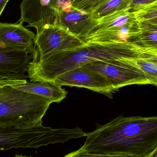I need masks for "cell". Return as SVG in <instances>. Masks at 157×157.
<instances>
[{
    "instance_id": "cell-1",
    "label": "cell",
    "mask_w": 157,
    "mask_h": 157,
    "mask_svg": "<svg viewBox=\"0 0 157 157\" xmlns=\"http://www.w3.org/2000/svg\"><path fill=\"white\" fill-rule=\"evenodd\" d=\"M86 136L81 148L87 153L147 157L157 148V117L120 115Z\"/></svg>"
},
{
    "instance_id": "cell-2",
    "label": "cell",
    "mask_w": 157,
    "mask_h": 157,
    "mask_svg": "<svg viewBox=\"0 0 157 157\" xmlns=\"http://www.w3.org/2000/svg\"><path fill=\"white\" fill-rule=\"evenodd\" d=\"M156 57L157 52L129 42H86L75 48L54 52L37 62H30L27 72L30 82H50L71 69L94 62Z\"/></svg>"
},
{
    "instance_id": "cell-3",
    "label": "cell",
    "mask_w": 157,
    "mask_h": 157,
    "mask_svg": "<svg viewBox=\"0 0 157 157\" xmlns=\"http://www.w3.org/2000/svg\"><path fill=\"white\" fill-rule=\"evenodd\" d=\"M52 103L47 98L12 86L0 88V126L28 128L41 125Z\"/></svg>"
},
{
    "instance_id": "cell-4",
    "label": "cell",
    "mask_w": 157,
    "mask_h": 157,
    "mask_svg": "<svg viewBox=\"0 0 157 157\" xmlns=\"http://www.w3.org/2000/svg\"><path fill=\"white\" fill-rule=\"evenodd\" d=\"M82 136V131L79 127L54 129L43 124L28 128L0 126V150L39 148L49 145L64 144Z\"/></svg>"
},
{
    "instance_id": "cell-5",
    "label": "cell",
    "mask_w": 157,
    "mask_h": 157,
    "mask_svg": "<svg viewBox=\"0 0 157 157\" xmlns=\"http://www.w3.org/2000/svg\"><path fill=\"white\" fill-rule=\"evenodd\" d=\"M98 19L97 25L85 42H129L134 44L140 31L139 23L129 9Z\"/></svg>"
},
{
    "instance_id": "cell-6",
    "label": "cell",
    "mask_w": 157,
    "mask_h": 157,
    "mask_svg": "<svg viewBox=\"0 0 157 157\" xmlns=\"http://www.w3.org/2000/svg\"><path fill=\"white\" fill-rule=\"evenodd\" d=\"M101 74L110 81L114 91L131 85L157 86V82L143 71L132 59L96 61L83 65Z\"/></svg>"
},
{
    "instance_id": "cell-7",
    "label": "cell",
    "mask_w": 157,
    "mask_h": 157,
    "mask_svg": "<svg viewBox=\"0 0 157 157\" xmlns=\"http://www.w3.org/2000/svg\"><path fill=\"white\" fill-rule=\"evenodd\" d=\"M84 43L57 25L45 26L35 36L30 62H37L54 52L75 48Z\"/></svg>"
},
{
    "instance_id": "cell-8",
    "label": "cell",
    "mask_w": 157,
    "mask_h": 157,
    "mask_svg": "<svg viewBox=\"0 0 157 157\" xmlns=\"http://www.w3.org/2000/svg\"><path fill=\"white\" fill-rule=\"evenodd\" d=\"M51 83L58 86L79 87L110 94L114 91L110 81L101 74L84 66L71 69L56 77Z\"/></svg>"
},
{
    "instance_id": "cell-9",
    "label": "cell",
    "mask_w": 157,
    "mask_h": 157,
    "mask_svg": "<svg viewBox=\"0 0 157 157\" xmlns=\"http://www.w3.org/2000/svg\"><path fill=\"white\" fill-rule=\"evenodd\" d=\"M56 0H23L20 5L19 23H28L37 33L44 27L55 25L57 17Z\"/></svg>"
},
{
    "instance_id": "cell-10",
    "label": "cell",
    "mask_w": 157,
    "mask_h": 157,
    "mask_svg": "<svg viewBox=\"0 0 157 157\" xmlns=\"http://www.w3.org/2000/svg\"><path fill=\"white\" fill-rule=\"evenodd\" d=\"M97 23L98 19L94 18L91 13L78 10L73 6L57 10L55 25L84 42Z\"/></svg>"
},
{
    "instance_id": "cell-11",
    "label": "cell",
    "mask_w": 157,
    "mask_h": 157,
    "mask_svg": "<svg viewBox=\"0 0 157 157\" xmlns=\"http://www.w3.org/2000/svg\"><path fill=\"white\" fill-rule=\"evenodd\" d=\"M35 35L23 24L0 22V48L32 54Z\"/></svg>"
},
{
    "instance_id": "cell-12",
    "label": "cell",
    "mask_w": 157,
    "mask_h": 157,
    "mask_svg": "<svg viewBox=\"0 0 157 157\" xmlns=\"http://www.w3.org/2000/svg\"><path fill=\"white\" fill-rule=\"evenodd\" d=\"M32 59V54L0 48V77L24 74Z\"/></svg>"
},
{
    "instance_id": "cell-13",
    "label": "cell",
    "mask_w": 157,
    "mask_h": 157,
    "mask_svg": "<svg viewBox=\"0 0 157 157\" xmlns=\"http://www.w3.org/2000/svg\"><path fill=\"white\" fill-rule=\"evenodd\" d=\"M24 92L47 98L53 102L60 103L67 96V92L61 86L49 82H27L12 86Z\"/></svg>"
},
{
    "instance_id": "cell-14",
    "label": "cell",
    "mask_w": 157,
    "mask_h": 157,
    "mask_svg": "<svg viewBox=\"0 0 157 157\" xmlns=\"http://www.w3.org/2000/svg\"><path fill=\"white\" fill-rule=\"evenodd\" d=\"M139 23L140 31L135 41V45L157 52V22L143 21Z\"/></svg>"
},
{
    "instance_id": "cell-15",
    "label": "cell",
    "mask_w": 157,
    "mask_h": 157,
    "mask_svg": "<svg viewBox=\"0 0 157 157\" xmlns=\"http://www.w3.org/2000/svg\"><path fill=\"white\" fill-rule=\"evenodd\" d=\"M133 0H108L91 13L93 17L99 19L119 11L129 9Z\"/></svg>"
},
{
    "instance_id": "cell-16",
    "label": "cell",
    "mask_w": 157,
    "mask_h": 157,
    "mask_svg": "<svg viewBox=\"0 0 157 157\" xmlns=\"http://www.w3.org/2000/svg\"><path fill=\"white\" fill-rule=\"evenodd\" d=\"M133 13L138 22H157V2L143 6Z\"/></svg>"
},
{
    "instance_id": "cell-17",
    "label": "cell",
    "mask_w": 157,
    "mask_h": 157,
    "mask_svg": "<svg viewBox=\"0 0 157 157\" xmlns=\"http://www.w3.org/2000/svg\"><path fill=\"white\" fill-rule=\"evenodd\" d=\"M132 61L143 71L157 82V57L150 59H132Z\"/></svg>"
},
{
    "instance_id": "cell-18",
    "label": "cell",
    "mask_w": 157,
    "mask_h": 157,
    "mask_svg": "<svg viewBox=\"0 0 157 157\" xmlns=\"http://www.w3.org/2000/svg\"><path fill=\"white\" fill-rule=\"evenodd\" d=\"M108 0H75L72 6L74 8L91 13L94 9Z\"/></svg>"
},
{
    "instance_id": "cell-19",
    "label": "cell",
    "mask_w": 157,
    "mask_h": 157,
    "mask_svg": "<svg viewBox=\"0 0 157 157\" xmlns=\"http://www.w3.org/2000/svg\"><path fill=\"white\" fill-rule=\"evenodd\" d=\"M63 157H131L126 156L110 155L90 154L83 151L81 148L67 154Z\"/></svg>"
},
{
    "instance_id": "cell-20",
    "label": "cell",
    "mask_w": 157,
    "mask_h": 157,
    "mask_svg": "<svg viewBox=\"0 0 157 157\" xmlns=\"http://www.w3.org/2000/svg\"><path fill=\"white\" fill-rule=\"evenodd\" d=\"M157 2V0H133L129 8V11L135 12L143 6Z\"/></svg>"
},
{
    "instance_id": "cell-21",
    "label": "cell",
    "mask_w": 157,
    "mask_h": 157,
    "mask_svg": "<svg viewBox=\"0 0 157 157\" xmlns=\"http://www.w3.org/2000/svg\"><path fill=\"white\" fill-rule=\"evenodd\" d=\"M75 0H56V9L57 10H63L72 6Z\"/></svg>"
},
{
    "instance_id": "cell-22",
    "label": "cell",
    "mask_w": 157,
    "mask_h": 157,
    "mask_svg": "<svg viewBox=\"0 0 157 157\" xmlns=\"http://www.w3.org/2000/svg\"><path fill=\"white\" fill-rule=\"evenodd\" d=\"M9 0H0V16Z\"/></svg>"
},
{
    "instance_id": "cell-23",
    "label": "cell",
    "mask_w": 157,
    "mask_h": 157,
    "mask_svg": "<svg viewBox=\"0 0 157 157\" xmlns=\"http://www.w3.org/2000/svg\"><path fill=\"white\" fill-rule=\"evenodd\" d=\"M147 157H157V148L155 149Z\"/></svg>"
},
{
    "instance_id": "cell-24",
    "label": "cell",
    "mask_w": 157,
    "mask_h": 157,
    "mask_svg": "<svg viewBox=\"0 0 157 157\" xmlns=\"http://www.w3.org/2000/svg\"><path fill=\"white\" fill-rule=\"evenodd\" d=\"M13 157H32L31 156H24L22 155H16L15 156Z\"/></svg>"
}]
</instances>
